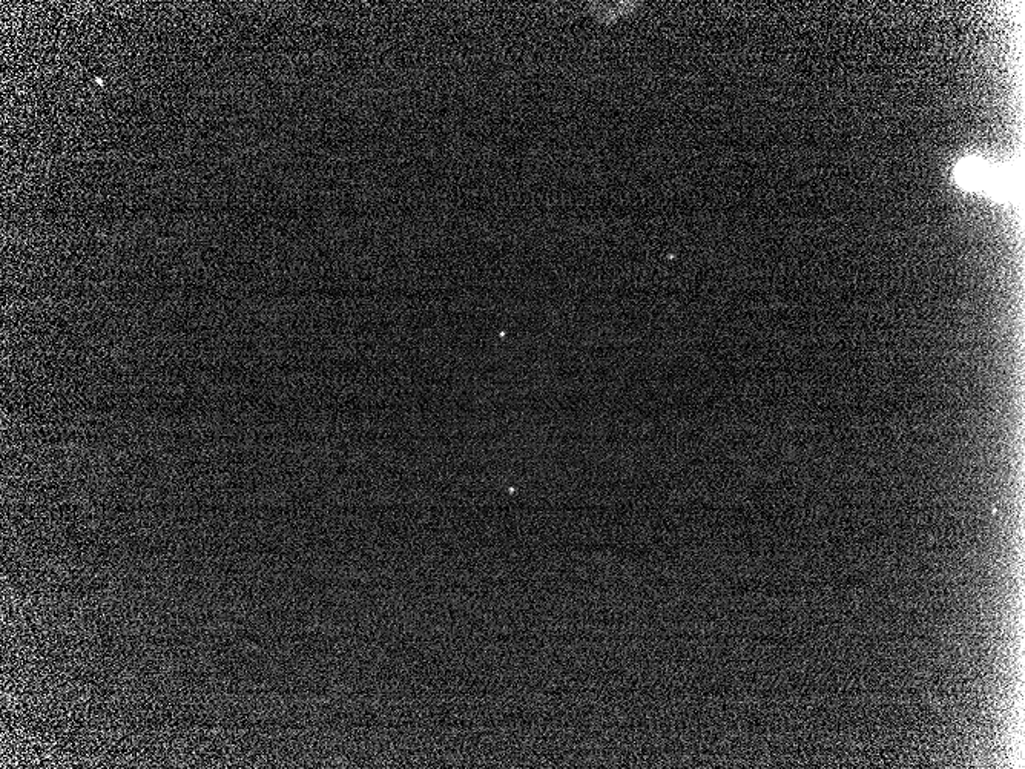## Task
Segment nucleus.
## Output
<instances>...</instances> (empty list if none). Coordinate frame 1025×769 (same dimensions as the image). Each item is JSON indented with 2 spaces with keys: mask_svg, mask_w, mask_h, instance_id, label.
Segmentation results:
<instances>
[{
  "mask_svg": "<svg viewBox=\"0 0 1025 769\" xmlns=\"http://www.w3.org/2000/svg\"><path fill=\"white\" fill-rule=\"evenodd\" d=\"M1004 172L993 169L978 159L964 160L956 169V182L967 191H1004Z\"/></svg>",
  "mask_w": 1025,
  "mask_h": 769,
  "instance_id": "nucleus-1",
  "label": "nucleus"
}]
</instances>
